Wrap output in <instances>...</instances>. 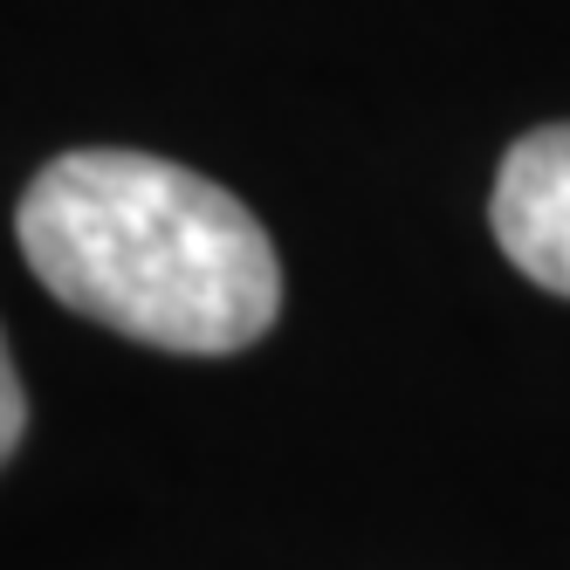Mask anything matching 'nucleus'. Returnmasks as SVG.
Instances as JSON below:
<instances>
[{
	"mask_svg": "<svg viewBox=\"0 0 570 570\" xmlns=\"http://www.w3.org/2000/svg\"><path fill=\"white\" fill-rule=\"evenodd\" d=\"M14 240L56 303L151 351H248L282 309L268 227L207 173L151 151L49 158L21 193Z\"/></svg>",
	"mask_w": 570,
	"mask_h": 570,
	"instance_id": "obj_1",
	"label": "nucleus"
},
{
	"mask_svg": "<svg viewBox=\"0 0 570 570\" xmlns=\"http://www.w3.org/2000/svg\"><path fill=\"white\" fill-rule=\"evenodd\" d=\"M21 433H28V385H21V372H14V351H8V337H0V468L14 461Z\"/></svg>",
	"mask_w": 570,
	"mask_h": 570,
	"instance_id": "obj_3",
	"label": "nucleus"
},
{
	"mask_svg": "<svg viewBox=\"0 0 570 570\" xmlns=\"http://www.w3.org/2000/svg\"><path fill=\"white\" fill-rule=\"evenodd\" d=\"M488 227L537 289L570 296V125H543L502 151Z\"/></svg>",
	"mask_w": 570,
	"mask_h": 570,
	"instance_id": "obj_2",
	"label": "nucleus"
}]
</instances>
